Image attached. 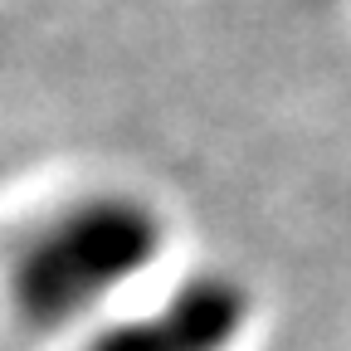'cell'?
I'll list each match as a JSON object with an SVG mask.
<instances>
[{"mask_svg": "<svg viewBox=\"0 0 351 351\" xmlns=\"http://www.w3.org/2000/svg\"><path fill=\"white\" fill-rule=\"evenodd\" d=\"M161 254V219L132 195H93L49 219L10 269L15 313L59 332Z\"/></svg>", "mask_w": 351, "mask_h": 351, "instance_id": "1", "label": "cell"}, {"mask_svg": "<svg viewBox=\"0 0 351 351\" xmlns=\"http://www.w3.org/2000/svg\"><path fill=\"white\" fill-rule=\"evenodd\" d=\"M249 322V293L225 274H200L176 288L152 317L117 322L88 341V351H225Z\"/></svg>", "mask_w": 351, "mask_h": 351, "instance_id": "2", "label": "cell"}]
</instances>
